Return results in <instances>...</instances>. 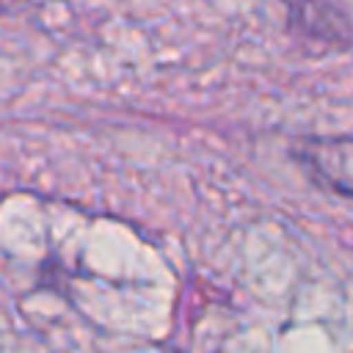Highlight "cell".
<instances>
[{"label": "cell", "mask_w": 353, "mask_h": 353, "mask_svg": "<svg viewBox=\"0 0 353 353\" xmlns=\"http://www.w3.org/2000/svg\"><path fill=\"white\" fill-rule=\"evenodd\" d=\"M301 163L312 176L339 196L350 193V141L347 138H314L303 141L298 149Z\"/></svg>", "instance_id": "cell-1"}, {"label": "cell", "mask_w": 353, "mask_h": 353, "mask_svg": "<svg viewBox=\"0 0 353 353\" xmlns=\"http://www.w3.org/2000/svg\"><path fill=\"white\" fill-rule=\"evenodd\" d=\"M17 6H19V0H0V14L11 11V8H17Z\"/></svg>", "instance_id": "cell-2"}]
</instances>
